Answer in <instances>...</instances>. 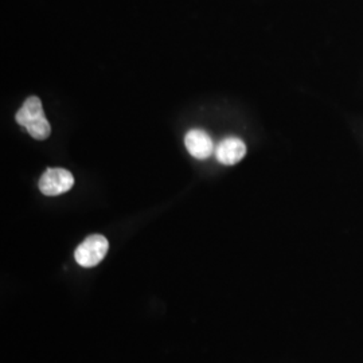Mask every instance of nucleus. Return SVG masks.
<instances>
[{"instance_id":"nucleus-1","label":"nucleus","mask_w":363,"mask_h":363,"mask_svg":"<svg viewBox=\"0 0 363 363\" xmlns=\"http://www.w3.org/2000/svg\"><path fill=\"white\" fill-rule=\"evenodd\" d=\"M15 120L19 125L25 127L30 136L35 140H45L52 133V127L45 116L42 101L35 96L27 99L22 108L16 112Z\"/></svg>"},{"instance_id":"nucleus-2","label":"nucleus","mask_w":363,"mask_h":363,"mask_svg":"<svg viewBox=\"0 0 363 363\" xmlns=\"http://www.w3.org/2000/svg\"><path fill=\"white\" fill-rule=\"evenodd\" d=\"M109 249V242L101 234H91L85 238L74 252V259L78 265L91 268L104 259Z\"/></svg>"},{"instance_id":"nucleus-3","label":"nucleus","mask_w":363,"mask_h":363,"mask_svg":"<svg viewBox=\"0 0 363 363\" xmlns=\"http://www.w3.org/2000/svg\"><path fill=\"white\" fill-rule=\"evenodd\" d=\"M74 184V177L65 169H48L39 179V190L48 196L67 193Z\"/></svg>"},{"instance_id":"nucleus-4","label":"nucleus","mask_w":363,"mask_h":363,"mask_svg":"<svg viewBox=\"0 0 363 363\" xmlns=\"http://www.w3.org/2000/svg\"><path fill=\"white\" fill-rule=\"evenodd\" d=\"M216 155L222 164L234 166L247 155V145L238 138H226L218 144Z\"/></svg>"},{"instance_id":"nucleus-5","label":"nucleus","mask_w":363,"mask_h":363,"mask_svg":"<svg viewBox=\"0 0 363 363\" xmlns=\"http://www.w3.org/2000/svg\"><path fill=\"white\" fill-rule=\"evenodd\" d=\"M184 144L187 151L191 156H194L195 159H208L213 152V140L205 130H189L184 138Z\"/></svg>"}]
</instances>
